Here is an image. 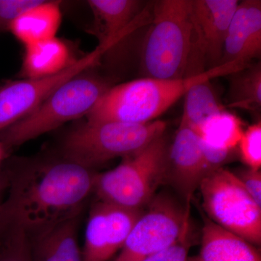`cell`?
<instances>
[{
  "instance_id": "6",
  "label": "cell",
  "mask_w": 261,
  "mask_h": 261,
  "mask_svg": "<svg viewBox=\"0 0 261 261\" xmlns=\"http://www.w3.org/2000/svg\"><path fill=\"white\" fill-rule=\"evenodd\" d=\"M168 145L164 135L124 158L117 167L97 173L94 191L99 200L130 209H144L164 182Z\"/></svg>"
},
{
  "instance_id": "27",
  "label": "cell",
  "mask_w": 261,
  "mask_h": 261,
  "mask_svg": "<svg viewBox=\"0 0 261 261\" xmlns=\"http://www.w3.org/2000/svg\"><path fill=\"white\" fill-rule=\"evenodd\" d=\"M5 189H6V180H5L4 174L3 173L0 174V202L3 199Z\"/></svg>"
},
{
  "instance_id": "23",
  "label": "cell",
  "mask_w": 261,
  "mask_h": 261,
  "mask_svg": "<svg viewBox=\"0 0 261 261\" xmlns=\"http://www.w3.org/2000/svg\"><path fill=\"white\" fill-rule=\"evenodd\" d=\"M242 161L251 169L260 170L261 167V123H253L244 130L239 142Z\"/></svg>"
},
{
  "instance_id": "14",
  "label": "cell",
  "mask_w": 261,
  "mask_h": 261,
  "mask_svg": "<svg viewBox=\"0 0 261 261\" xmlns=\"http://www.w3.org/2000/svg\"><path fill=\"white\" fill-rule=\"evenodd\" d=\"M80 216L65 220L29 237L33 261H83L78 241Z\"/></svg>"
},
{
  "instance_id": "13",
  "label": "cell",
  "mask_w": 261,
  "mask_h": 261,
  "mask_svg": "<svg viewBox=\"0 0 261 261\" xmlns=\"http://www.w3.org/2000/svg\"><path fill=\"white\" fill-rule=\"evenodd\" d=\"M260 55L261 1L240 2L228 27L221 65H249Z\"/></svg>"
},
{
  "instance_id": "16",
  "label": "cell",
  "mask_w": 261,
  "mask_h": 261,
  "mask_svg": "<svg viewBox=\"0 0 261 261\" xmlns=\"http://www.w3.org/2000/svg\"><path fill=\"white\" fill-rule=\"evenodd\" d=\"M142 2L137 0H90L99 34V44L118 43L137 27Z\"/></svg>"
},
{
  "instance_id": "21",
  "label": "cell",
  "mask_w": 261,
  "mask_h": 261,
  "mask_svg": "<svg viewBox=\"0 0 261 261\" xmlns=\"http://www.w3.org/2000/svg\"><path fill=\"white\" fill-rule=\"evenodd\" d=\"M229 91L231 108L257 111L261 107L260 63H251L233 73Z\"/></svg>"
},
{
  "instance_id": "20",
  "label": "cell",
  "mask_w": 261,
  "mask_h": 261,
  "mask_svg": "<svg viewBox=\"0 0 261 261\" xmlns=\"http://www.w3.org/2000/svg\"><path fill=\"white\" fill-rule=\"evenodd\" d=\"M223 111L211 80H206L192 86L185 94L181 121L194 130L207 118Z\"/></svg>"
},
{
  "instance_id": "7",
  "label": "cell",
  "mask_w": 261,
  "mask_h": 261,
  "mask_svg": "<svg viewBox=\"0 0 261 261\" xmlns=\"http://www.w3.org/2000/svg\"><path fill=\"white\" fill-rule=\"evenodd\" d=\"M202 206L208 219L230 232L260 246L261 207L233 172L219 168L200 184Z\"/></svg>"
},
{
  "instance_id": "22",
  "label": "cell",
  "mask_w": 261,
  "mask_h": 261,
  "mask_svg": "<svg viewBox=\"0 0 261 261\" xmlns=\"http://www.w3.org/2000/svg\"><path fill=\"white\" fill-rule=\"evenodd\" d=\"M0 261H33L28 237L22 228L0 231Z\"/></svg>"
},
{
  "instance_id": "3",
  "label": "cell",
  "mask_w": 261,
  "mask_h": 261,
  "mask_svg": "<svg viewBox=\"0 0 261 261\" xmlns=\"http://www.w3.org/2000/svg\"><path fill=\"white\" fill-rule=\"evenodd\" d=\"M194 46L192 0L154 2L152 23L141 53L145 76L160 80L187 76Z\"/></svg>"
},
{
  "instance_id": "24",
  "label": "cell",
  "mask_w": 261,
  "mask_h": 261,
  "mask_svg": "<svg viewBox=\"0 0 261 261\" xmlns=\"http://www.w3.org/2000/svg\"><path fill=\"white\" fill-rule=\"evenodd\" d=\"M190 223L173 245L145 257L140 261H188L190 248Z\"/></svg>"
},
{
  "instance_id": "26",
  "label": "cell",
  "mask_w": 261,
  "mask_h": 261,
  "mask_svg": "<svg viewBox=\"0 0 261 261\" xmlns=\"http://www.w3.org/2000/svg\"><path fill=\"white\" fill-rule=\"evenodd\" d=\"M241 182L242 185L253 199L254 201L261 207V172L260 170L246 169L240 170L233 173Z\"/></svg>"
},
{
  "instance_id": "8",
  "label": "cell",
  "mask_w": 261,
  "mask_h": 261,
  "mask_svg": "<svg viewBox=\"0 0 261 261\" xmlns=\"http://www.w3.org/2000/svg\"><path fill=\"white\" fill-rule=\"evenodd\" d=\"M136 221L115 261H140L173 245L190 224V206L166 193L155 195Z\"/></svg>"
},
{
  "instance_id": "11",
  "label": "cell",
  "mask_w": 261,
  "mask_h": 261,
  "mask_svg": "<svg viewBox=\"0 0 261 261\" xmlns=\"http://www.w3.org/2000/svg\"><path fill=\"white\" fill-rule=\"evenodd\" d=\"M210 173L198 136L181 121L172 144L168 145L164 182L171 185L184 203L190 206L201 181Z\"/></svg>"
},
{
  "instance_id": "10",
  "label": "cell",
  "mask_w": 261,
  "mask_h": 261,
  "mask_svg": "<svg viewBox=\"0 0 261 261\" xmlns=\"http://www.w3.org/2000/svg\"><path fill=\"white\" fill-rule=\"evenodd\" d=\"M145 209H130L99 200L91 207L82 250L83 261H108L123 247Z\"/></svg>"
},
{
  "instance_id": "12",
  "label": "cell",
  "mask_w": 261,
  "mask_h": 261,
  "mask_svg": "<svg viewBox=\"0 0 261 261\" xmlns=\"http://www.w3.org/2000/svg\"><path fill=\"white\" fill-rule=\"evenodd\" d=\"M238 0H192L195 44L213 68L221 65L225 39Z\"/></svg>"
},
{
  "instance_id": "19",
  "label": "cell",
  "mask_w": 261,
  "mask_h": 261,
  "mask_svg": "<svg viewBox=\"0 0 261 261\" xmlns=\"http://www.w3.org/2000/svg\"><path fill=\"white\" fill-rule=\"evenodd\" d=\"M203 147L232 154L243 137V123L238 116L223 111L194 130Z\"/></svg>"
},
{
  "instance_id": "28",
  "label": "cell",
  "mask_w": 261,
  "mask_h": 261,
  "mask_svg": "<svg viewBox=\"0 0 261 261\" xmlns=\"http://www.w3.org/2000/svg\"><path fill=\"white\" fill-rule=\"evenodd\" d=\"M7 152H8V149L5 147L4 144L0 141V166L6 158Z\"/></svg>"
},
{
  "instance_id": "18",
  "label": "cell",
  "mask_w": 261,
  "mask_h": 261,
  "mask_svg": "<svg viewBox=\"0 0 261 261\" xmlns=\"http://www.w3.org/2000/svg\"><path fill=\"white\" fill-rule=\"evenodd\" d=\"M22 74L27 79L49 76L63 71L70 61L68 45L57 37L25 46Z\"/></svg>"
},
{
  "instance_id": "4",
  "label": "cell",
  "mask_w": 261,
  "mask_h": 261,
  "mask_svg": "<svg viewBox=\"0 0 261 261\" xmlns=\"http://www.w3.org/2000/svg\"><path fill=\"white\" fill-rule=\"evenodd\" d=\"M165 121L147 123L108 121L86 122L72 130L62 145L63 159L89 169L117 158H124L142 150L164 135Z\"/></svg>"
},
{
  "instance_id": "15",
  "label": "cell",
  "mask_w": 261,
  "mask_h": 261,
  "mask_svg": "<svg viewBox=\"0 0 261 261\" xmlns=\"http://www.w3.org/2000/svg\"><path fill=\"white\" fill-rule=\"evenodd\" d=\"M192 261H261L257 247L204 219L200 252Z\"/></svg>"
},
{
  "instance_id": "25",
  "label": "cell",
  "mask_w": 261,
  "mask_h": 261,
  "mask_svg": "<svg viewBox=\"0 0 261 261\" xmlns=\"http://www.w3.org/2000/svg\"><path fill=\"white\" fill-rule=\"evenodd\" d=\"M42 0H0V29L10 25L24 12L41 3Z\"/></svg>"
},
{
  "instance_id": "2",
  "label": "cell",
  "mask_w": 261,
  "mask_h": 261,
  "mask_svg": "<svg viewBox=\"0 0 261 261\" xmlns=\"http://www.w3.org/2000/svg\"><path fill=\"white\" fill-rule=\"evenodd\" d=\"M248 65L224 63L179 80L145 78L111 87L87 115V122L147 123L172 107L192 86L233 74Z\"/></svg>"
},
{
  "instance_id": "1",
  "label": "cell",
  "mask_w": 261,
  "mask_h": 261,
  "mask_svg": "<svg viewBox=\"0 0 261 261\" xmlns=\"http://www.w3.org/2000/svg\"><path fill=\"white\" fill-rule=\"evenodd\" d=\"M3 174L7 197L0 202V231L20 228L29 238L80 216L97 173L63 158L12 165Z\"/></svg>"
},
{
  "instance_id": "17",
  "label": "cell",
  "mask_w": 261,
  "mask_h": 261,
  "mask_svg": "<svg viewBox=\"0 0 261 261\" xmlns=\"http://www.w3.org/2000/svg\"><path fill=\"white\" fill-rule=\"evenodd\" d=\"M62 13L58 1H41L24 12L9 30L24 46L56 37L61 25Z\"/></svg>"
},
{
  "instance_id": "5",
  "label": "cell",
  "mask_w": 261,
  "mask_h": 261,
  "mask_svg": "<svg viewBox=\"0 0 261 261\" xmlns=\"http://www.w3.org/2000/svg\"><path fill=\"white\" fill-rule=\"evenodd\" d=\"M97 75H76L57 89L27 116L0 132V141L8 149L56 129L90 112L111 88Z\"/></svg>"
},
{
  "instance_id": "9",
  "label": "cell",
  "mask_w": 261,
  "mask_h": 261,
  "mask_svg": "<svg viewBox=\"0 0 261 261\" xmlns=\"http://www.w3.org/2000/svg\"><path fill=\"white\" fill-rule=\"evenodd\" d=\"M113 47L112 44H99L60 73L4 86L0 89V132L32 113L63 84L93 66Z\"/></svg>"
}]
</instances>
